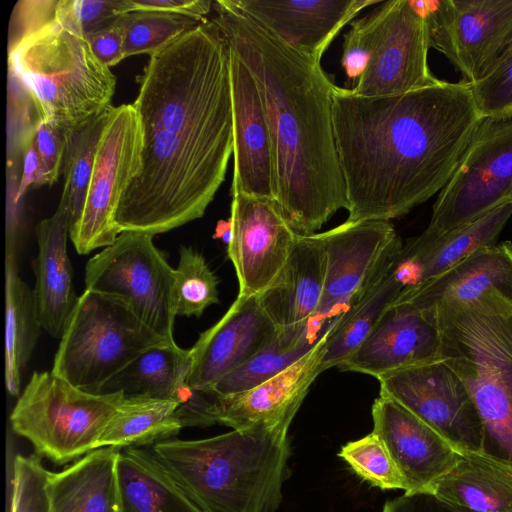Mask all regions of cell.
<instances>
[{
  "label": "cell",
  "mask_w": 512,
  "mask_h": 512,
  "mask_svg": "<svg viewBox=\"0 0 512 512\" xmlns=\"http://www.w3.org/2000/svg\"><path fill=\"white\" fill-rule=\"evenodd\" d=\"M49 472L38 455L15 456L9 512H52Z\"/></svg>",
  "instance_id": "39"
},
{
  "label": "cell",
  "mask_w": 512,
  "mask_h": 512,
  "mask_svg": "<svg viewBox=\"0 0 512 512\" xmlns=\"http://www.w3.org/2000/svg\"><path fill=\"white\" fill-rule=\"evenodd\" d=\"M218 284L203 255L182 245L175 269L176 316L200 317L210 305L219 303Z\"/></svg>",
  "instance_id": "37"
},
{
  "label": "cell",
  "mask_w": 512,
  "mask_h": 512,
  "mask_svg": "<svg viewBox=\"0 0 512 512\" xmlns=\"http://www.w3.org/2000/svg\"><path fill=\"white\" fill-rule=\"evenodd\" d=\"M430 46L446 56L463 82L489 76L512 51V0L419 1Z\"/></svg>",
  "instance_id": "12"
},
{
  "label": "cell",
  "mask_w": 512,
  "mask_h": 512,
  "mask_svg": "<svg viewBox=\"0 0 512 512\" xmlns=\"http://www.w3.org/2000/svg\"><path fill=\"white\" fill-rule=\"evenodd\" d=\"M127 12L125 0H58L56 20L64 27L86 37Z\"/></svg>",
  "instance_id": "40"
},
{
  "label": "cell",
  "mask_w": 512,
  "mask_h": 512,
  "mask_svg": "<svg viewBox=\"0 0 512 512\" xmlns=\"http://www.w3.org/2000/svg\"><path fill=\"white\" fill-rule=\"evenodd\" d=\"M142 135L133 104L110 106L98 143L84 208L69 236L85 255L113 244L121 197L141 167Z\"/></svg>",
  "instance_id": "11"
},
{
  "label": "cell",
  "mask_w": 512,
  "mask_h": 512,
  "mask_svg": "<svg viewBox=\"0 0 512 512\" xmlns=\"http://www.w3.org/2000/svg\"><path fill=\"white\" fill-rule=\"evenodd\" d=\"M33 142L39 157V177L35 187L52 185L62 173L66 145V133L37 121L33 130Z\"/></svg>",
  "instance_id": "43"
},
{
  "label": "cell",
  "mask_w": 512,
  "mask_h": 512,
  "mask_svg": "<svg viewBox=\"0 0 512 512\" xmlns=\"http://www.w3.org/2000/svg\"><path fill=\"white\" fill-rule=\"evenodd\" d=\"M428 319L481 419V453L512 467V299L490 291Z\"/></svg>",
  "instance_id": "5"
},
{
  "label": "cell",
  "mask_w": 512,
  "mask_h": 512,
  "mask_svg": "<svg viewBox=\"0 0 512 512\" xmlns=\"http://www.w3.org/2000/svg\"><path fill=\"white\" fill-rule=\"evenodd\" d=\"M231 196L227 254L236 272L238 296H259L282 270L299 233L276 200Z\"/></svg>",
  "instance_id": "15"
},
{
  "label": "cell",
  "mask_w": 512,
  "mask_h": 512,
  "mask_svg": "<svg viewBox=\"0 0 512 512\" xmlns=\"http://www.w3.org/2000/svg\"><path fill=\"white\" fill-rule=\"evenodd\" d=\"M58 0H20L14 6L8 46L56 19Z\"/></svg>",
  "instance_id": "44"
},
{
  "label": "cell",
  "mask_w": 512,
  "mask_h": 512,
  "mask_svg": "<svg viewBox=\"0 0 512 512\" xmlns=\"http://www.w3.org/2000/svg\"><path fill=\"white\" fill-rule=\"evenodd\" d=\"M10 85L33 109L36 121L67 133L109 106L116 88L111 69L85 37L56 19L8 46Z\"/></svg>",
  "instance_id": "6"
},
{
  "label": "cell",
  "mask_w": 512,
  "mask_h": 512,
  "mask_svg": "<svg viewBox=\"0 0 512 512\" xmlns=\"http://www.w3.org/2000/svg\"><path fill=\"white\" fill-rule=\"evenodd\" d=\"M120 21L124 58L142 53L150 56L201 23L184 15L151 10L124 13Z\"/></svg>",
  "instance_id": "36"
},
{
  "label": "cell",
  "mask_w": 512,
  "mask_h": 512,
  "mask_svg": "<svg viewBox=\"0 0 512 512\" xmlns=\"http://www.w3.org/2000/svg\"><path fill=\"white\" fill-rule=\"evenodd\" d=\"M374 10V52L365 72L350 90L361 96H388L440 82L428 65L430 35L419 1H381Z\"/></svg>",
  "instance_id": "13"
},
{
  "label": "cell",
  "mask_w": 512,
  "mask_h": 512,
  "mask_svg": "<svg viewBox=\"0 0 512 512\" xmlns=\"http://www.w3.org/2000/svg\"><path fill=\"white\" fill-rule=\"evenodd\" d=\"M70 231V209L61 195L55 213L40 221L35 228L37 256L32 266L35 274L34 305L40 327L52 337L61 339L79 296L73 287V274L67 253Z\"/></svg>",
  "instance_id": "23"
},
{
  "label": "cell",
  "mask_w": 512,
  "mask_h": 512,
  "mask_svg": "<svg viewBox=\"0 0 512 512\" xmlns=\"http://www.w3.org/2000/svg\"><path fill=\"white\" fill-rule=\"evenodd\" d=\"M333 126L348 222L390 221L440 192L484 116L469 84L361 96L335 87Z\"/></svg>",
  "instance_id": "2"
},
{
  "label": "cell",
  "mask_w": 512,
  "mask_h": 512,
  "mask_svg": "<svg viewBox=\"0 0 512 512\" xmlns=\"http://www.w3.org/2000/svg\"><path fill=\"white\" fill-rule=\"evenodd\" d=\"M138 83L141 167L115 223L154 236L201 218L225 179L233 155L230 46L207 19L150 55Z\"/></svg>",
  "instance_id": "1"
},
{
  "label": "cell",
  "mask_w": 512,
  "mask_h": 512,
  "mask_svg": "<svg viewBox=\"0 0 512 512\" xmlns=\"http://www.w3.org/2000/svg\"><path fill=\"white\" fill-rule=\"evenodd\" d=\"M381 1L231 0L281 41L318 61L346 24Z\"/></svg>",
  "instance_id": "22"
},
{
  "label": "cell",
  "mask_w": 512,
  "mask_h": 512,
  "mask_svg": "<svg viewBox=\"0 0 512 512\" xmlns=\"http://www.w3.org/2000/svg\"><path fill=\"white\" fill-rule=\"evenodd\" d=\"M109 107L80 128L66 133L62 194L69 202L70 227L78 221L84 208L96 151Z\"/></svg>",
  "instance_id": "35"
},
{
  "label": "cell",
  "mask_w": 512,
  "mask_h": 512,
  "mask_svg": "<svg viewBox=\"0 0 512 512\" xmlns=\"http://www.w3.org/2000/svg\"><path fill=\"white\" fill-rule=\"evenodd\" d=\"M120 512H204L181 488L151 449L119 451Z\"/></svg>",
  "instance_id": "29"
},
{
  "label": "cell",
  "mask_w": 512,
  "mask_h": 512,
  "mask_svg": "<svg viewBox=\"0 0 512 512\" xmlns=\"http://www.w3.org/2000/svg\"><path fill=\"white\" fill-rule=\"evenodd\" d=\"M85 289L122 298L154 332L175 341V269L152 234L121 232L87 262Z\"/></svg>",
  "instance_id": "10"
},
{
  "label": "cell",
  "mask_w": 512,
  "mask_h": 512,
  "mask_svg": "<svg viewBox=\"0 0 512 512\" xmlns=\"http://www.w3.org/2000/svg\"><path fill=\"white\" fill-rule=\"evenodd\" d=\"M326 329L318 335L312 334V323L279 329L277 335L261 350L205 390L227 396L266 382L307 354Z\"/></svg>",
  "instance_id": "34"
},
{
  "label": "cell",
  "mask_w": 512,
  "mask_h": 512,
  "mask_svg": "<svg viewBox=\"0 0 512 512\" xmlns=\"http://www.w3.org/2000/svg\"><path fill=\"white\" fill-rule=\"evenodd\" d=\"M382 512H463L432 493H404L387 501Z\"/></svg>",
  "instance_id": "47"
},
{
  "label": "cell",
  "mask_w": 512,
  "mask_h": 512,
  "mask_svg": "<svg viewBox=\"0 0 512 512\" xmlns=\"http://www.w3.org/2000/svg\"><path fill=\"white\" fill-rule=\"evenodd\" d=\"M318 234L324 250L325 281L317 319L335 315L339 307L346 310L402 247L390 221H345Z\"/></svg>",
  "instance_id": "16"
},
{
  "label": "cell",
  "mask_w": 512,
  "mask_h": 512,
  "mask_svg": "<svg viewBox=\"0 0 512 512\" xmlns=\"http://www.w3.org/2000/svg\"><path fill=\"white\" fill-rule=\"evenodd\" d=\"M85 39L94 55L109 68L124 59V34L120 16L111 24L87 34Z\"/></svg>",
  "instance_id": "45"
},
{
  "label": "cell",
  "mask_w": 512,
  "mask_h": 512,
  "mask_svg": "<svg viewBox=\"0 0 512 512\" xmlns=\"http://www.w3.org/2000/svg\"><path fill=\"white\" fill-rule=\"evenodd\" d=\"M180 406L171 399L125 397L103 432L99 448L141 447L171 439L183 428L177 415Z\"/></svg>",
  "instance_id": "33"
},
{
  "label": "cell",
  "mask_w": 512,
  "mask_h": 512,
  "mask_svg": "<svg viewBox=\"0 0 512 512\" xmlns=\"http://www.w3.org/2000/svg\"><path fill=\"white\" fill-rule=\"evenodd\" d=\"M338 456L363 480L382 490H404L405 481L383 441L372 431L345 444Z\"/></svg>",
  "instance_id": "38"
},
{
  "label": "cell",
  "mask_w": 512,
  "mask_h": 512,
  "mask_svg": "<svg viewBox=\"0 0 512 512\" xmlns=\"http://www.w3.org/2000/svg\"><path fill=\"white\" fill-rule=\"evenodd\" d=\"M278 331L259 296H237L221 319L204 331L190 348L189 388H209L261 350Z\"/></svg>",
  "instance_id": "20"
},
{
  "label": "cell",
  "mask_w": 512,
  "mask_h": 512,
  "mask_svg": "<svg viewBox=\"0 0 512 512\" xmlns=\"http://www.w3.org/2000/svg\"><path fill=\"white\" fill-rule=\"evenodd\" d=\"M469 86L484 117L511 111L512 51L489 76Z\"/></svg>",
  "instance_id": "42"
},
{
  "label": "cell",
  "mask_w": 512,
  "mask_h": 512,
  "mask_svg": "<svg viewBox=\"0 0 512 512\" xmlns=\"http://www.w3.org/2000/svg\"><path fill=\"white\" fill-rule=\"evenodd\" d=\"M438 328L415 306L396 301L337 368L379 377L440 359Z\"/></svg>",
  "instance_id": "21"
},
{
  "label": "cell",
  "mask_w": 512,
  "mask_h": 512,
  "mask_svg": "<svg viewBox=\"0 0 512 512\" xmlns=\"http://www.w3.org/2000/svg\"><path fill=\"white\" fill-rule=\"evenodd\" d=\"M4 378L7 392L19 396L21 372L40 334L33 290L18 272L17 254L5 253Z\"/></svg>",
  "instance_id": "32"
},
{
  "label": "cell",
  "mask_w": 512,
  "mask_h": 512,
  "mask_svg": "<svg viewBox=\"0 0 512 512\" xmlns=\"http://www.w3.org/2000/svg\"><path fill=\"white\" fill-rule=\"evenodd\" d=\"M431 493L463 512H512V467L464 453Z\"/></svg>",
  "instance_id": "30"
},
{
  "label": "cell",
  "mask_w": 512,
  "mask_h": 512,
  "mask_svg": "<svg viewBox=\"0 0 512 512\" xmlns=\"http://www.w3.org/2000/svg\"><path fill=\"white\" fill-rule=\"evenodd\" d=\"M377 17L373 9L353 21L344 35L341 65L351 89L365 72L374 52Z\"/></svg>",
  "instance_id": "41"
},
{
  "label": "cell",
  "mask_w": 512,
  "mask_h": 512,
  "mask_svg": "<svg viewBox=\"0 0 512 512\" xmlns=\"http://www.w3.org/2000/svg\"><path fill=\"white\" fill-rule=\"evenodd\" d=\"M169 341L148 327L120 297L85 289L55 354L52 372L99 393L145 350Z\"/></svg>",
  "instance_id": "7"
},
{
  "label": "cell",
  "mask_w": 512,
  "mask_h": 512,
  "mask_svg": "<svg viewBox=\"0 0 512 512\" xmlns=\"http://www.w3.org/2000/svg\"><path fill=\"white\" fill-rule=\"evenodd\" d=\"M324 281L325 258L319 234H298L285 265L259 300L279 329L308 325L317 319Z\"/></svg>",
  "instance_id": "25"
},
{
  "label": "cell",
  "mask_w": 512,
  "mask_h": 512,
  "mask_svg": "<svg viewBox=\"0 0 512 512\" xmlns=\"http://www.w3.org/2000/svg\"><path fill=\"white\" fill-rule=\"evenodd\" d=\"M329 327L307 354L266 382L227 396L213 392V424L232 430L259 425L289 428L311 385L323 372L321 361Z\"/></svg>",
  "instance_id": "19"
},
{
  "label": "cell",
  "mask_w": 512,
  "mask_h": 512,
  "mask_svg": "<svg viewBox=\"0 0 512 512\" xmlns=\"http://www.w3.org/2000/svg\"><path fill=\"white\" fill-rule=\"evenodd\" d=\"M512 201V110L483 118L439 192L427 228L403 246L416 251Z\"/></svg>",
  "instance_id": "9"
},
{
  "label": "cell",
  "mask_w": 512,
  "mask_h": 512,
  "mask_svg": "<svg viewBox=\"0 0 512 512\" xmlns=\"http://www.w3.org/2000/svg\"><path fill=\"white\" fill-rule=\"evenodd\" d=\"M380 394L442 435L460 454L481 453L482 422L469 392L440 358L377 379Z\"/></svg>",
  "instance_id": "14"
},
{
  "label": "cell",
  "mask_w": 512,
  "mask_h": 512,
  "mask_svg": "<svg viewBox=\"0 0 512 512\" xmlns=\"http://www.w3.org/2000/svg\"><path fill=\"white\" fill-rule=\"evenodd\" d=\"M211 18L258 87L273 144L276 202L301 235L348 207L333 126L336 87L321 61L274 36L231 0Z\"/></svg>",
  "instance_id": "3"
},
{
  "label": "cell",
  "mask_w": 512,
  "mask_h": 512,
  "mask_svg": "<svg viewBox=\"0 0 512 512\" xmlns=\"http://www.w3.org/2000/svg\"><path fill=\"white\" fill-rule=\"evenodd\" d=\"M490 291L512 299V243L509 241L475 251L438 277L404 290L397 301L408 302L430 317Z\"/></svg>",
  "instance_id": "24"
},
{
  "label": "cell",
  "mask_w": 512,
  "mask_h": 512,
  "mask_svg": "<svg viewBox=\"0 0 512 512\" xmlns=\"http://www.w3.org/2000/svg\"><path fill=\"white\" fill-rule=\"evenodd\" d=\"M373 432L383 441L401 473L405 493H431L461 454L437 431L392 399L379 395L372 405Z\"/></svg>",
  "instance_id": "18"
},
{
  "label": "cell",
  "mask_w": 512,
  "mask_h": 512,
  "mask_svg": "<svg viewBox=\"0 0 512 512\" xmlns=\"http://www.w3.org/2000/svg\"><path fill=\"white\" fill-rule=\"evenodd\" d=\"M511 216L512 201L501 204L427 247L407 251L402 246L395 255V263L404 290L438 277L475 251L495 244Z\"/></svg>",
  "instance_id": "26"
},
{
  "label": "cell",
  "mask_w": 512,
  "mask_h": 512,
  "mask_svg": "<svg viewBox=\"0 0 512 512\" xmlns=\"http://www.w3.org/2000/svg\"><path fill=\"white\" fill-rule=\"evenodd\" d=\"M124 398L121 392L80 389L52 371L34 372L18 396L10 423L39 457L66 464L99 448Z\"/></svg>",
  "instance_id": "8"
},
{
  "label": "cell",
  "mask_w": 512,
  "mask_h": 512,
  "mask_svg": "<svg viewBox=\"0 0 512 512\" xmlns=\"http://www.w3.org/2000/svg\"><path fill=\"white\" fill-rule=\"evenodd\" d=\"M190 349L176 342L151 347L107 381L99 393H123L124 397H148L186 403L193 390L188 386Z\"/></svg>",
  "instance_id": "31"
},
{
  "label": "cell",
  "mask_w": 512,
  "mask_h": 512,
  "mask_svg": "<svg viewBox=\"0 0 512 512\" xmlns=\"http://www.w3.org/2000/svg\"><path fill=\"white\" fill-rule=\"evenodd\" d=\"M128 12L135 10L162 11L184 15L203 22L213 9L211 0H125Z\"/></svg>",
  "instance_id": "46"
},
{
  "label": "cell",
  "mask_w": 512,
  "mask_h": 512,
  "mask_svg": "<svg viewBox=\"0 0 512 512\" xmlns=\"http://www.w3.org/2000/svg\"><path fill=\"white\" fill-rule=\"evenodd\" d=\"M288 429L259 425L204 439H168L151 451L204 512H276L289 476Z\"/></svg>",
  "instance_id": "4"
},
{
  "label": "cell",
  "mask_w": 512,
  "mask_h": 512,
  "mask_svg": "<svg viewBox=\"0 0 512 512\" xmlns=\"http://www.w3.org/2000/svg\"><path fill=\"white\" fill-rule=\"evenodd\" d=\"M233 109L231 195L243 193L276 200L273 144L265 108L251 73L230 47Z\"/></svg>",
  "instance_id": "17"
},
{
  "label": "cell",
  "mask_w": 512,
  "mask_h": 512,
  "mask_svg": "<svg viewBox=\"0 0 512 512\" xmlns=\"http://www.w3.org/2000/svg\"><path fill=\"white\" fill-rule=\"evenodd\" d=\"M396 252L348 308L334 317L324 344L321 361L323 372L338 367L347 359L400 297L404 284L396 270Z\"/></svg>",
  "instance_id": "28"
},
{
  "label": "cell",
  "mask_w": 512,
  "mask_h": 512,
  "mask_svg": "<svg viewBox=\"0 0 512 512\" xmlns=\"http://www.w3.org/2000/svg\"><path fill=\"white\" fill-rule=\"evenodd\" d=\"M120 449L101 447L59 472H49L52 512H120Z\"/></svg>",
  "instance_id": "27"
}]
</instances>
